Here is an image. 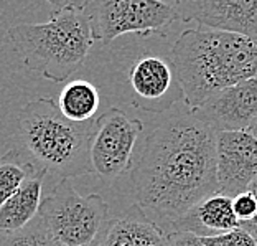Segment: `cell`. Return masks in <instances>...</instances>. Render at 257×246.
<instances>
[{
	"mask_svg": "<svg viewBox=\"0 0 257 246\" xmlns=\"http://www.w3.org/2000/svg\"><path fill=\"white\" fill-rule=\"evenodd\" d=\"M137 207L170 226L198 202L219 193L216 132L196 114L152 129L131 169Z\"/></svg>",
	"mask_w": 257,
	"mask_h": 246,
	"instance_id": "obj_1",
	"label": "cell"
},
{
	"mask_svg": "<svg viewBox=\"0 0 257 246\" xmlns=\"http://www.w3.org/2000/svg\"><path fill=\"white\" fill-rule=\"evenodd\" d=\"M170 61L186 106L196 113L216 93L257 78V40L209 28H190L175 42Z\"/></svg>",
	"mask_w": 257,
	"mask_h": 246,
	"instance_id": "obj_2",
	"label": "cell"
},
{
	"mask_svg": "<svg viewBox=\"0 0 257 246\" xmlns=\"http://www.w3.org/2000/svg\"><path fill=\"white\" fill-rule=\"evenodd\" d=\"M56 7L43 23H17L9 38L25 66L43 78L63 83L81 68L94 43L83 2H53Z\"/></svg>",
	"mask_w": 257,
	"mask_h": 246,
	"instance_id": "obj_3",
	"label": "cell"
},
{
	"mask_svg": "<svg viewBox=\"0 0 257 246\" xmlns=\"http://www.w3.org/2000/svg\"><path fill=\"white\" fill-rule=\"evenodd\" d=\"M96 119L73 122L56 101L37 98L19 113V139L30 162L46 175L73 179L92 172L91 139Z\"/></svg>",
	"mask_w": 257,
	"mask_h": 246,
	"instance_id": "obj_4",
	"label": "cell"
},
{
	"mask_svg": "<svg viewBox=\"0 0 257 246\" xmlns=\"http://www.w3.org/2000/svg\"><path fill=\"white\" fill-rule=\"evenodd\" d=\"M109 207L97 195H81L69 179H61L40 205L38 218L61 246H83L101 235Z\"/></svg>",
	"mask_w": 257,
	"mask_h": 246,
	"instance_id": "obj_5",
	"label": "cell"
},
{
	"mask_svg": "<svg viewBox=\"0 0 257 246\" xmlns=\"http://www.w3.org/2000/svg\"><path fill=\"white\" fill-rule=\"evenodd\" d=\"M83 12L94 42L102 45L124 33L149 35L177 20L173 2L160 0H84Z\"/></svg>",
	"mask_w": 257,
	"mask_h": 246,
	"instance_id": "obj_6",
	"label": "cell"
},
{
	"mask_svg": "<svg viewBox=\"0 0 257 246\" xmlns=\"http://www.w3.org/2000/svg\"><path fill=\"white\" fill-rule=\"evenodd\" d=\"M140 119L128 118L117 108L96 118L91 139V166L101 179L115 180L134 166V152L142 134Z\"/></svg>",
	"mask_w": 257,
	"mask_h": 246,
	"instance_id": "obj_7",
	"label": "cell"
},
{
	"mask_svg": "<svg viewBox=\"0 0 257 246\" xmlns=\"http://www.w3.org/2000/svg\"><path fill=\"white\" fill-rule=\"evenodd\" d=\"M128 85L134 106L147 113H165L183 98L173 63L157 55L140 56L132 64Z\"/></svg>",
	"mask_w": 257,
	"mask_h": 246,
	"instance_id": "obj_8",
	"label": "cell"
},
{
	"mask_svg": "<svg viewBox=\"0 0 257 246\" xmlns=\"http://www.w3.org/2000/svg\"><path fill=\"white\" fill-rule=\"evenodd\" d=\"M173 7L177 20L257 40V0H185Z\"/></svg>",
	"mask_w": 257,
	"mask_h": 246,
	"instance_id": "obj_9",
	"label": "cell"
},
{
	"mask_svg": "<svg viewBox=\"0 0 257 246\" xmlns=\"http://www.w3.org/2000/svg\"><path fill=\"white\" fill-rule=\"evenodd\" d=\"M216 177L219 193L231 198L257 179V140L249 132L216 134Z\"/></svg>",
	"mask_w": 257,
	"mask_h": 246,
	"instance_id": "obj_10",
	"label": "cell"
},
{
	"mask_svg": "<svg viewBox=\"0 0 257 246\" xmlns=\"http://www.w3.org/2000/svg\"><path fill=\"white\" fill-rule=\"evenodd\" d=\"M193 114L216 134L247 131L257 116V78L216 93Z\"/></svg>",
	"mask_w": 257,
	"mask_h": 246,
	"instance_id": "obj_11",
	"label": "cell"
},
{
	"mask_svg": "<svg viewBox=\"0 0 257 246\" xmlns=\"http://www.w3.org/2000/svg\"><path fill=\"white\" fill-rule=\"evenodd\" d=\"M241 228L234 212H232V198L214 193L195 207L190 208L182 218L170 225V233L186 231L200 238L218 236Z\"/></svg>",
	"mask_w": 257,
	"mask_h": 246,
	"instance_id": "obj_12",
	"label": "cell"
},
{
	"mask_svg": "<svg viewBox=\"0 0 257 246\" xmlns=\"http://www.w3.org/2000/svg\"><path fill=\"white\" fill-rule=\"evenodd\" d=\"M101 238L102 246H167L168 235L136 207L104 226Z\"/></svg>",
	"mask_w": 257,
	"mask_h": 246,
	"instance_id": "obj_13",
	"label": "cell"
},
{
	"mask_svg": "<svg viewBox=\"0 0 257 246\" xmlns=\"http://www.w3.org/2000/svg\"><path fill=\"white\" fill-rule=\"evenodd\" d=\"M46 174L37 171L0 208V235L23 230L38 216Z\"/></svg>",
	"mask_w": 257,
	"mask_h": 246,
	"instance_id": "obj_14",
	"label": "cell"
},
{
	"mask_svg": "<svg viewBox=\"0 0 257 246\" xmlns=\"http://www.w3.org/2000/svg\"><path fill=\"white\" fill-rule=\"evenodd\" d=\"M56 104L66 119L73 122H87L96 119L101 106V96L97 88L89 81L73 79L64 85Z\"/></svg>",
	"mask_w": 257,
	"mask_h": 246,
	"instance_id": "obj_15",
	"label": "cell"
},
{
	"mask_svg": "<svg viewBox=\"0 0 257 246\" xmlns=\"http://www.w3.org/2000/svg\"><path fill=\"white\" fill-rule=\"evenodd\" d=\"M37 171L38 169L22 155L20 149H12L0 155V208Z\"/></svg>",
	"mask_w": 257,
	"mask_h": 246,
	"instance_id": "obj_16",
	"label": "cell"
},
{
	"mask_svg": "<svg viewBox=\"0 0 257 246\" xmlns=\"http://www.w3.org/2000/svg\"><path fill=\"white\" fill-rule=\"evenodd\" d=\"M0 246H61L46 230L43 221L35 218L28 226L20 231L0 235Z\"/></svg>",
	"mask_w": 257,
	"mask_h": 246,
	"instance_id": "obj_17",
	"label": "cell"
},
{
	"mask_svg": "<svg viewBox=\"0 0 257 246\" xmlns=\"http://www.w3.org/2000/svg\"><path fill=\"white\" fill-rule=\"evenodd\" d=\"M232 212H234L241 226L252 223L257 215V202L249 190L232 197Z\"/></svg>",
	"mask_w": 257,
	"mask_h": 246,
	"instance_id": "obj_18",
	"label": "cell"
},
{
	"mask_svg": "<svg viewBox=\"0 0 257 246\" xmlns=\"http://www.w3.org/2000/svg\"><path fill=\"white\" fill-rule=\"evenodd\" d=\"M201 241L204 246H257L254 236L244 228H237L224 235L201 238Z\"/></svg>",
	"mask_w": 257,
	"mask_h": 246,
	"instance_id": "obj_19",
	"label": "cell"
},
{
	"mask_svg": "<svg viewBox=\"0 0 257 246\" xmlns=\"http://www.w3.org/2000/svg\"><path fill=\"white\" fill-rule=\"evenodd\" d=\"M167 246H204L200 236L193 235V233L186 231H177V233H168Z\"/></svg>",
	"mask_w": 257,
	"mask_h": 246,
	"instance_id": "obj_20",
	"label": "cell"
},
{
	"mask_svg": "<svg viewBox=\"0 0 257 246\" xmlns=\"http://www.w3.org/2000/svg\"><path fill=\"white\" fill-rule=\"evenodd\" d=\"M250 193L254 195V198H255V202H257V179L254 180L252 184L249 185V189H247ZM252 226H257V215H255V218H254V221L252 223H249V225H244V226H241V228H252Z\"/></svg>",
	"mask_w": 257,
	"mask_h": 246,
	"instance_id": "obj_21",
	"label": "cell"
},
{
	"mask_svg": "<svg viewBox=\"0 0 257 246\" xmlns=\"http://www.w3.org/2000/svg\"><path fill=\"white\" fill-rule=\"evenodd\" d=\"M246 132H249L250 136H252V137L257 140V116H255V119H254L252 122H250V126L247 127V131H246Z\"/></svg>",
	"mask_w": 257,
	"mask_h": 246,
	"instance_id": "obj_22",
	"label": "cell"
},
{
	"mask_svg": "<svg viewBox=\"0 0 257 246\" xmlns=\"http://www.w3.org/2000/svg\"><path fill=\"white\" fill-rule=\"evenodd\" d=\"M83 246H102V238L101 235H99L94 241H91V243H87V244H83Z\"/></svg>",
	"mask_w": 257,
	"mask_h": 246,
	"instance_id": "obj_23",
	"label": "cell"
},
{
	"mask_svg": "<svg viewBox=\"0 0 257 246\" xmlns=\"http://www.w3.org/2000/svg\"><path fill=\"white\" fill-rule=\"evenodd\" d=\"M246 231H249L250 235L254 236V239H255V243H257V226H252V228H244Z\"/></svg>",
	"mask_w": 257,
	"mask_h": 246,
	"instance_id": "obj_24",
	"label": "cell"
}]
</instances>
